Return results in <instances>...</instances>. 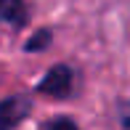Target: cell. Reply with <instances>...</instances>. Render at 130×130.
I'll list each match as a JSON object with an SVG mask.
<instances>
[{"label":"cell","mask_w":130,"mask_h":130,"mask_svg":"<svg viewBox=\"0 0 130 130\" xmlns=\"http://www.w3.org/2000/svg\"><path fill=\"white\" fill-rule=\"evenodd\" d=\"M37 93L51 98H67L74 93V69L67 64H56L53 69H48L43 80L37 82Z\"/></svg>","instance_id":"cell-1"},{"label":"cell","mask_w":130,"mask_h":130,"mask_svg":"<svg viewBox=\"0 0 130 130\" xmlns=\"http://www.w3.org/2000/svg\"><path fill=\"white\" fill-rule=\"evenodd\" d=\"M32 111V101L24 93L8 96L5 101H0V130H13L19 122L27 120V114Z\"/></svg>","instance_id":"cell-2"},{"label":"cell","mask_w":130,"mask_h":130,"mask_svg":"<svg viewBox=\"0 0 130 130\" xmlns=\"http://www.w3.org/2000/svg\"><path fill=\"white\" fill-rule=\"evenodd\" d=\"M0 24L24 27L27 24V5L24 0H0Z\"/></svg>","instance_id":"cell-3"},{"label":"cell","mask_w":130,"mask_h":130,"mask_svg":"<svg viewBox=\"0 0 130 130\" xmlns=\"http://www.w3.org/2000/svg\"><path fill=\"white\" fill-rule=\"evenodd\" d=\"M51 29H37V32L32 35V37L27 40V45H24V51H29V53H37V51H45L51 45Z\"/></svg>","instance_id":"cell-4"},{"label":"cell","mask_w":130,"mask_h":130,"mask_svg":"<svg viewBox=\"0 0 130 130\" xmlns=\"http://www.w3.org/2000/svg\"><path fill=\"white\" fill-rule=\"evenodd\" d=\"M43 130H80V127H77V122L69 120V117H56V120H51Z\"/></svg>","instance_id":"cell-5"},{"label":"cell","mask_w":130,"mask_h":130,"mask_svg":"<svg viewBox=\"0 0 130 130\" xmlns=\"http://www.w3.org/2000/svg\"><path fill=\"white\" fill-rule=\"evenodd\" d=\"M120 122H122V127L130 130V101L120 104Z\"/></svg>","instance_id":"cell-6"}]
</instances>
